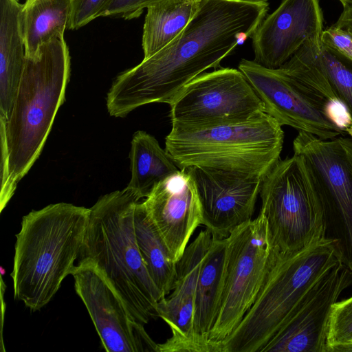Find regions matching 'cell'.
<instances>
[{
	"instance_id": "cell-1",
	"label": "cell",
	"mask_w": 352,
	"mask_h": 352,
	"mask_svg": "<svg viewBox=\"0 0 352 352\" xmlns=\"http://www.w3.org/2000/svg\"><path fill=\"white\" fill-rule=\"evenodd\" d=\"M267 0H201L170 43L119 74L107 97L110 116L124 118L150 103H170L190 81L251 38L267 16Z\"/></svg>"
},
{
	"instance_id": "cell-2",
	"label": "cell",
	"mask_w": 352,
	"mask_h": 352,
	"mask_svg": "<svg viewBox=\"0 0 352 352\" xmlns=\"http://www.w3.org/2000/svg\"><path fill=\"white\" fill-rule=\"evenodd\" d=\"M69 76L70 56L64 38L44 44L34 56H25L10 119L0 126L1 212L39 157L65 100Z\"/></svg>"
},
{
	"instance_id": "cell-3",
	"label": "cell",
	"mask_w": 352,
	"mask_h": 352,
	"mask_svg": "<svg viewBox=\"0 0 352 352\" xmlns=\"http://www.w3.org/2000/svg\"><path fill=\"white\" fill-rule=\"evenodd\" d=\"M138 201L125 188L101 197L90 208L78 261L93 263L131 318L144 325L159 318L157 305L166 296L151 278L137 243L134 211Z\"/></svg>"
},
{
	"instance_id": "cell-4",
	"label": "cell",
	"mask_w": 352,
	"mask_h": 352,
	"mask_svg": "<svg viewBox=\"0 0 352 352\" xmlns=\"http://www.w3.org/2000/svg\"><path fill=\"white\" fill-rule=\"evenodd\" d=\"M89 213L90 208L62 202L23 217L10 274L16 300L32 311L52 300L76 266Z\"/></svg>"
},
{
	"instance_id": "cell-5",
	"label": "cell",
	"mask_w": 352,
	"mask_h": 352,
	"mask_svg": "<svg viewBox=\"0 0 352 352\" xmlns=\"http://www.w3.org/2000/svg\"><path fill=\"white\" fill-rule=\"evenodd\" d=\"M341 262L338 247L325 230L298 252H278L254 304L221 342L222 352H262L311 287Z\"/></svg>"
},
{
	"instance_id": "cell-6",
	"label": "cell",
	"mask_w": 352,
	"mask_h": 352,
	"mask_svg": "<svg viewBox=\"0 0 352 352\" xmlns=\"http://www.w3.org/2000/svg\"><path fill=\"white\" fill-rule=\"evenodd\" d=\"M171 124L165 150L180 169L195 166L263 179L280 160L282 126L265 112L210 126Z\"/></svg>"
},
{
	"instance_id": "cell-7",
	"label": "cell",
	"mask_w": 352,
	"mask_h": 352,
	"mask_svg": "<svg viewBox=\"0 0 352 352\" xmlns=\"http://www.w3.org/2000/svg\"><path fill=\"white\" fill-rule=\"evenodd\" d=\"M277 254L261 211L226 238L221 290L209 341L221 345L239 324L258 295Z\"/></svg>"
},
{
	"instance_id": "cell-8",
	"label": "cell",
	"mask_w": 352,
	"mask_h": 352,
	"mask_svg": "<svg viewBox=\"0 0 352 352\" xmlns=\"http://www.w3.org/2000/svg\"><path fill=\"white\" fill-rule=\"evenodd\" d=\"M261 212L279 253H296L325 230L323 210L303 158L280 160L263 179Z\"/></svg>"
},
{
	"instance_id": "cell-9",
	"label": "cell",
	"mask_w": 352,
	"mask_h": 352,
	"mask_svg": "<svg viewBox=\"0 0 352 352\" xmlns=\"http://www.w3.org/2000/svg\"><path fill=\"white\" fill-rule=\"evenodd\" d=\"M293 149L303 158L320 201L326 237L336 243L342 263L352 272V140H322L298 131Z\"/></svg>"
},
{
	"instance_id": "cell-10",
	"label": "cell",
	"mask_w": 352,
	"mask_h": 352,
	"mask_svg": "<svg viewBox=\"0 0 352 352\" xmlns=\"http://www.w3.org/2000/svg\"><path fill=\"white\" fill-rule=\"evenodd\" d=\"M169 105L171 123L186 126L239 122L265 112L244 74L229 67L201 74Z\"/></svg>"
},
{
	"instance_id": "cell-11",
	"label": "cell",
	"mask_w": 352,
	"mask_h": 352,
	"mask_svg": "<svg viewBox=\"0 0 352 352\" xmlns=\"http://www.w3.org/2000/svg\"><path fill=\"white\" fill-rule=\"evenodd\" d=\"M238 69L264 105L265 112L283 126L311 133L322 140L342 135L330 113L332 102L280 68L269 69L242 59Z\"/></svg>"
},
{
	"instance_id": "cell-12",
	"label": "cell",
	"mask_w": 352,
	"mask_h": 352,
	"mask_svg": "<svg viewBox=\"0 0 352 352\" xmlns=\"http://www.w3.org/2000/svg\"><path fill=\"white\" fill-rule=\"evenodd\" d=\"M82 300L107 352H159L144 325L134 320L124 302L91 263L78 262L72 273Z\"/></svg>"
},
{
	"instance_id": "cell-13",
	"label": "cell",
	"mask_w": 352,
	"mask_h": 352,
	"mask_svg": "<svg viewBox=\"0 0 352 352\" xmlns=\"http://www.w3.org/2000/svg\"><path fill=\"white\" fill-rule=\"evenodd\" d=\"M351 284L352 272L342 262L331 268L302 297L262 352H327L333 305Z\"/></svg>"
},
{
	"instance_id": "cell-14",
	"label": "cell",
	"mask_w": 352,
	"mask_h": 352,
	"mask_svg": "<svg viewBox=\"0 0 352 352\" xmlns=\"http://www.w3.org/2000/svg\"><path fill=\"white\" fill-rule=\"evenodd\" d=\"M194 179L203 210V223L213 238L226 239L252 219L263 179L201 166L185 168Z\"/></svg>"
},
{
	"instance_id": "cell-15",
	"label": "cell",
	"mask_w": 352,
	"mask_h": 352,
	"mask_svg": "<svg viewBox=\"0 0 352 352\" xmlns=\"http://www.w3.org/2000/svg\"><path fill=\"white\" fill-rule=\"evenodd\" d=\"M212 240V235L208 230H201L176 263L173 289L157 305L158 317L171 331V336L166 342L158 344L159 352H217L213 344L196 336L193 327L199 274Z\"/></svg>"
},
{
	"instance_id": "cell-16",
	"label": "cell",
	"mask_w": 352,
	"mask_h": 352,
	"mask_svg": "<svg viewBox=\"0 0 352 352\" xmlns=\"http://www.w3.org/2000/svg\"><path fill=\"white\" fill-rule=\"evenodd\" d=\"M175 263L203 223L197 188L185 168L157 184L142 201Z\"/></svg>"
},
{
	"instance_id": "cell-17",
	"label": "cell",
	"mask_w": 352,
	"mask_h": 352,
	"mask_svg": "<svg viewBox=\"0 0 352 352\" xmlns=\"http://www.w3.org/2000/svg\"><path fill=\"white\" fill-rule=\"evenodd\" d=\"M322 31L318 0H282L251 37L253 60L269 69H278L307 40L321 39Z\"/></svg>"
},
{
	"instance_id": "cell-18",
	"label": "cell",
	"mask_w": 352,
	"mask_h": 352,
	"mask_svg": "<svg viewBox=\"0 0 352 352\" xmlns=\"http://www.w3.org/2000/svg\"><path fill=\"white\" fill-rule=\"evenodd\" d=\"M330 102H340L352 122V58L321 42L307 40L281 67Z\"/></svg>"
},
{
	"instance_id": "cell-19",
	"label": "cell",
	"mask_w": 352,
	"mask_h": 352,
	"mask_svg": "<svg viewBox=\"0 0 352 352\" xmlns=\"http://www.w3.org/2000/svg\"><path fill=\"white\" fill-rule=\"evenodd\" d=\"M18 0H0V126L8 122L25 59Z\"/></svg>"
},
{
	"instance_id": "cell-20",
	"label": "cell",
	"mask_w": 352,
	"mask_h": 352,
	"mask_svg": "<svg viewBox=\"0 0 352 352\" xmlns=\"http://www.w3.org/2000/svg\"><path fill=\"white\" fill-rule=\"evenodd\" d=\"M72 0H26L19 19L25 56L36 55L44 44L64 38L71 14Z\"/></svg>"
},
{
	"instance_id": "cell-21",
	"label": "cell",
	"mask_w": 352,
	"mask_h": 352,
	"mask_svg": "<svg viewBox=\"0 0 352 352\" xmlns=\"http://www.w3.org/2000/svg\"><path fill=\"white\" fill-rule=\"evenodd\" d=\"M129 158L131 177L125 189L139 200L146 198L157 184L180 170L157 140L143 131L134 133Z\"/></svg>"
},
{
	"instance_id": "cell-22",
	"label": "cell",
	"mask_w": 352,
	"mask_h": 352,
	"mask_svg": "<svg viewBox=\"0 0 352 352\" xmlns=\"http://www.w3.org/2000/svg\"><path fill=\"white\" fill-rule=\"evenodd\" d=\"M226 250V239L212 237L203 260L195 294L193 327L196 336L209 341L208 336L213 326L221 290Z\"/></svg>"
},
{
	"instance_id": "cell-23",
	"label": "cell",
	"mask_w": 352,
	"mask_h": 352,
	"mask_svg": "<svg viewBox=\"0 0 352 352\" xmlns=\"http://www.w3.org/2000/svg\"><path fill=\"white\" fill-rule=\"evenodd\" d=\"M201 0H162L146 10L142 45L144 58L165 47L186 28Z\"/></svg>"
},
{
	"instance_id": "cell-24",
	"label": "cell",
	"mask_w": 352,
	"mask_h": 352,
	"mask_svg": "<svg viewBox=\"0 0 352 352\" xmlns=\"http://www.w3.org/2000/svg\"><path fill=\"white\" fill-rule=\"evenodd\" d=\"M137 243L147 271L154 283L167 296L173 290L177 275L176 263L153 223L143 202L134 211Z\"/></svg>"
},
{
	"instance_id": "cell-25",
	"label": "cell",
	"mask_w": 352,
	"mask_h": 352,
	"mask_svg": "<svg viewBox=\"0 0 352 352\" xmlns=\"http://www.w3.org/2000/svg\"><path fill=\"white\" fill-rule=\"evenodd\" d=\"M352 342V296L332 307L327 340V352H344Z\"/></svg>"
},
{
	"instance_id": "cell-26",
	"label": "cell",
	"mask_w": 352,
	"mask_h": 352,
	"mask_svg": "<svg viewBox=\"0 0 352 352\" xmlns=\"http://www.w3.org/2000/svg\"><path fill=\"white\" fill-rule=\"evenodd\" d=\"M111 0H72L69 29L76 30L102 16Z\"/></svg>"
},
{
	"instance_id": "cell-27",
	"label": "cell",
	"mask_w": 352,
	"mask_h": 352,
	"mask_svg": "<svg viewBox=\"0 0 352 352\" xmlns=\"http://www.w3.org/2000/svg\"><path fill=\"white\" fill-rule=\"evenodd\" d=\"M162 0H111L101 16H116L124 19L139 17L145 8Z\"/></svg>"
},
{
	"instance_id": "cell-28",
	"label": "cell",
	"mask_w": 352,
	"mask_h": 352,
	"mask_svg": "<svg viewBox=\"0 0 352 352\" xmlns=\"http://www.w3.org/2000/svg\"><path fill=\"white\" fill-rule=\"evenodd\" d=\"M321 42L352 58V33L333 25L322 31Z\"/></svg>"
},
{
	"instance_id": "cell-29",
	"label": "cell",
	"mask_w": 352,
	"mask_h": 352,
	"mask_svg": "<svg viewBox=\"0 0 352 352\" xmlns=\"http://www.w3.org/2000/svg\"><path fill=\"white\" fill-rule=\"evenodd\" d=\"M333 25L352 33V8H344L343 12Z\"/></svg>"
},
{
	"instance_id": "cell-30",
	"label": "cell",
	"mask_w": 352,
	"mask_h": 352,
	"mask_svg": "<svg viewBox=\"0 0 352 352\" xmlns=\"http://www.w3.org/2000/svg\"><path fill=\"white\" fill-rule=\"evenodd\" d=\"M344 8H352V0H340Z\"/></svg>"
},
{
	"instance_id": "cell-31",
	"label": "cell",
	"mask_w": 352,
	"mask_h": 352,
	"mask_svg": "<svg viewBox=\"0 0 352 352\" xmlns=\"http://www.w3.org/2000/svg\"><path fill=\"white\" fill-rule=\"evenodd\" d=\"M346 131L352 138V122L345 128Z\"/></svg>"
},
{
	"instance_id": "cell-32",
	"label": "cell",
	"mask_w": 352,
	"mask_h": 352,
	"mask_svg": "<svg viewBox=\"0 0 352 352\" xmlns=\"http://www.w3.org/2000/svg\"><path fill=\"white\" fill-rule=\"evenodd\" d=\"M344 352H352V342L345 348Z\"/></svg>"
}]
</instances>
